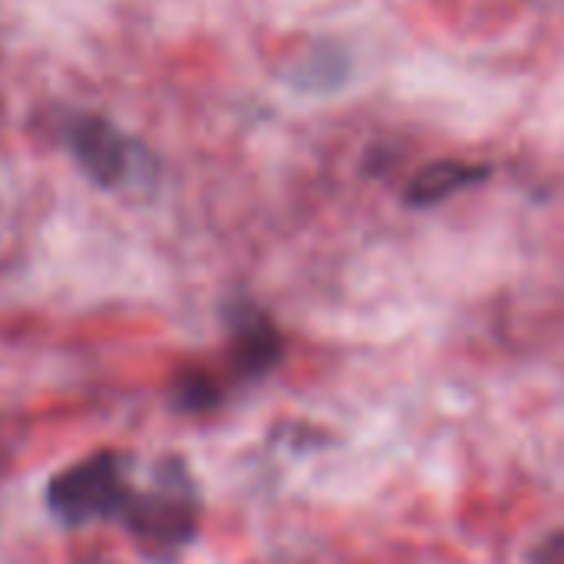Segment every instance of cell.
Listing matches in <instances>:
<instances>
[{
    "label": "cell",
    "instance_id": "6da1fadb",
    "mask_svg": "<svg viewBox=\"0 0 564 564\" xmlns=\"http://www.w3.org/2000/svg\"><path fill=\"white\" fill-rule=\"evenodd\" d=\"M122 522L149 555H172L188 545L198 525V499L185 466L165 463L149 492H132Z\"/></svg>",
    "mask_w": 564,
    "mask_h": 564
},
{
    "label": "cell",
    "instance_id": "7a4b0ae2",
    "mask_svg": "<svg viewBox=\"0 0 564 564\" xmlns=\"http://www.w3.org/2000/svg\"><path fill=\"white\" fill-rule=\"evenodd\" d=\"M132 489L116 453H96L93 459L69 466L46 486L50 512L66 525H89L99 519H122Z\"/></svg>",
    "mask_w": 564,
    "mask_h": 564
},
{
    "label": "cell",
    "instance_id": "3957f363",
    "mask_svg": "<svg viewBox=\"0 0 564 564\" xmlns=\"http://www.w3.org/2000/svg\"><path fill=\"white\" fill-rule=\"evenodd\" d=\"M59 139L93 185L112 188L129 175V139L99 112H66Z\"/></svg>",
    "mask_w": 564,
    "mask_h": 564
},
{
    "label": "cell",
    "instance_id": "277c9868",
    "mask_svg": "<svg viewBox=\"0 0 564 564\" xmlns=\"http://www.w3.org/2000/svg\"><path fill=\"white\" fill-rule=\"evenodd\" d=\"M281 360L278 327L251 304L231 307V364L241 377H264Z\"/></svg>",
    "mask_w": 564,
    "mask_h": 564
},
{
    "label": "cell",
    "instance_id": "5b68a950",
    "mask_svg": "<svg viewBox=\"0 0 564 564\" xmlns=\"http://www.w3.org/2000/svg\"><path fill=\"white\" fill-rule=\"evenodd\" d=\"M492 175L489 165H479V162H463V159H440L426 169H420L406 188V202L413 208H426V205H436V202H446L449 195L463 192V188H473L479 182H486Z\"/></svg>",
    "mask_w": 564,
    "mask_h": 564
},
{
    "label": "cell",
    "instance_id": "8992f818",
    "mask_svg": "<svg viewBox=\"0 0 564 564\" xmlns=\"http://www.w3.org/2000/svg\"><path fill=\"white\" fill-rule=\"evenodd\" d=\"M347 76H350V59L340 46H330V43L307 46L281 73V79L301 93H334L347 83Z\"/></svg>",
    "mask_w": 564,
    "mask_h": 564
},
{
    "label": "cell",
    "instance_id": "52a82bcc",
    "mask_svg": "<svg viewBox=\"0 0 564 564\" xmlns=\"http://www.w3.org/2000/svg\"><path fill=\"white\" fill-rule=\"evenodd\" d=\"M218 400H221V390L205 370H185L175 380V403L182 410H212Z\"/></svg>",
    "mask_w": 564,
    "mask_h": 564
},
{
    "label": "cell",
    "instance_id": "ba28073f",
    "mask_svg": "<svg viewBox=\"0 0 564 564\" xmlns=\"http://www.w3.org/2000/svg\"><path fill=\"white\" fill-rule=\"evenodd\" d=\"M532 564H564V532L542 539L532 549Z\"/></svg>",
    "mask_w": 564,
    "mask_h": 564
}]
</instances>
